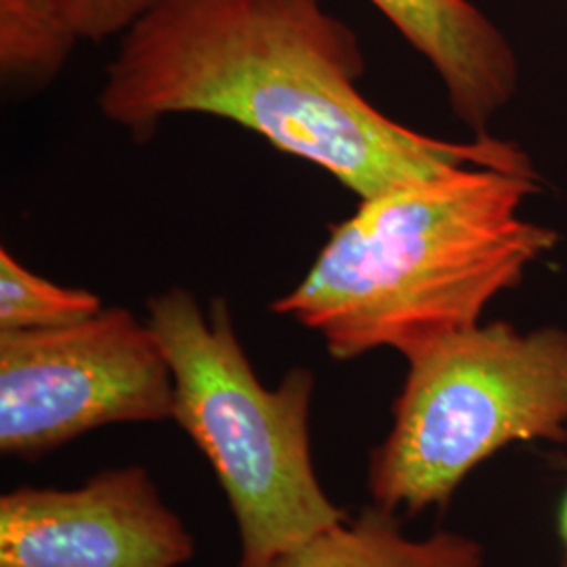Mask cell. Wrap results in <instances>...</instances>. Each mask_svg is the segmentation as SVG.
I'll return each mask as SVG.
<instances>
[{"label":"cell","instance_id":"cell-1","mask_svg":"<svg viewBox=\"0 0 567 567\" xmlns=\"http://www.w3.org/2000/svg\"><path fill=\"white\" fill-rule=\"evenodd\" d=\"M364 70L324 0H154L121 37L100 110L137 143L168 116L234 122L360 200L463 166L536 173L513 143L444 142L391 121L360 91Z\"/></svg>","mask_w":567,"mask_h":567},{"label":"cell","instance_id":"cell-2","mask_svg":"<svg viewBox=\"0 0 567 567\" xmlns=\"http://www.w3.org/2000/svg\"><path fill=\"white\" fill-rule=\"evenodd\" d=\"M538 183V173L463 166L364 198L271 311L320 334L341 362L377 349L408 360L482 324L557 244L555 229L522 217Z\"/></svg>","mask_w":567,"mask_h":567},{"label":"cell","instance_id":"cell-3","mask_svg":"<svg viewBox=\"0 0 567 567\" xmlns=\"http://www.w3.org/2000/svg\"><path fill=\"white\" fill-rule=\"evenodd\" d=\"M171 365L173 421L213 466L240 532V567H267L349 517L316 475L309 416L316 374L297 365L265 386L225 299L204 309L182 286L147 301Z\"/></svg>","mask_w":567,"mask_h":567},{"label":"cell","instance_id":"cell-4","mask_svg":"<svg viewBox=\"0 0 567 567\" xmlns=\"http://www.w3.org/2000/svg\"><path fill=\"white\" fill-rule=\"evenodd\" d=\"M538 440H567V330L473 326L408 358L368 489L386 513H421L498 450Z\"/></svg>","mask_w":567,"mask_h":567},{"label":"cell","instance_id":"cell-5","mask_svg":"<svg viewBox=\"0 0 567 567\" xmlns=\"http://www.w3.org/2000/svg\"><path fill=\"white\" fill-rule=\"evenodd\" d=\"M175 385L154 330L131 309L0 332V452L39 458L105 425L173 419Z\"/></svg>","mask_w":567,"mask_h":567},{"label":"cell","instance_id":"cell-6","mask_svg":"<svg viewBox=\"0 0 567 567\" xmlns=\"http://www.w3.org/2000/svg\"><path fill=\"white\" fill-rule=\"evenodd\" d=\"M196 543L143 466L0 498V567H179Z\"/></svg>","mask_w":567,"mask_h":567},{"label":"cell","instance_id":"cell-7","mask_svg":"<svg viewBox=\"0 0 567 567\" xmlns=\"http://www.w3.org/2000/svg\"><path fill=\"white\" fill-rule=\"evenodd\" d=\"M425 58L458 121L475 135L507 105L519 81L503 32L471 0H370Z\"/></svg>","mask_w":567,"mask_h":567},{"label":"cell","instance_id":"cell-8","mask_svg":"<svg viewBox=\"0 0 567 567\" xmlns=\"http://www.w3.org/2000/svg\"><path fill=\"white\" fill-rule=\"evenodd\" d=\"M484 547L456 532L408 538L393 513L370 507L276 557L267 567H482Z\"/></svg>","mask_w":567,"mask_h":567},{"label":"cell","instance_id":"cell-9","mask_svg":"<svg viewBox=\"0 0 567 567\" xmlns=\"http://www.w3.org/2000/svg\"><path fill=\"white\" fill-rule=\"evenodd\" d=\"M81 41L58 0H0V76L11 91L55 81Z\"/></svg>","mask_w":567,"mask_h":567},{"label":"cell","instance_id":"cell-10","mask_svg":"<svg viewBox=\"0 0 567 567\" xmlns=\"http://www.w3.org/2000/svg\"><path fill=\"white\" fill-rule=\"evenodd\" d=\"M102 309L95 292L51 282L0 248V332L76 324Z\"/></svg>","mask_w":567,"mask_h":567},{"label":"cell","instance_id":"cell-11","mask_svg":"<svg viewBox=\"0 0 567 567\" xmlns=\"http://www.w3.org/2000/svg\"><path fill=\"white\" fill-rule=\"evenodd\" d=\"M82 41L102 42L122 37L154 0H58Z\"/></svg>","mask_w":567,"mask_h":567},{"label":"cell","instance_id":"cell-12","mask_svg":"<svg viewBox=\"0 0 567 567\" xmlns=\"http://www.w3.org/2000/svg\"><path fill=\"white\" fill-rule=\"evenodd\" d=\"M561 536H564V543H566L567 550V498L566 503H564V508H561Z\"/></svg>","mask_w":567,"mask_h":567},{"label":"cell","instance_id":"cell-13","mask_svg":"<svg viewBox=\"0 0 567 567\" xmlns=\"http://www.w3.org/2000/svg\"><path fill=\"white\" fill-rule=\"evenodd\" d=\"M561 567H567V555H566V559H564V564H561Z\"/></svg>","mask_w":567,"mask_h":567}]
</instances>
